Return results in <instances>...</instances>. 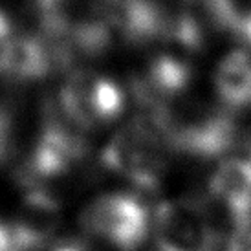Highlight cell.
I'll list each match as a JSON object with an SVG mask.
<instances>
[{
	"label": "cell",
	"mask_w": 251,
	"mask_h": 251,
	"mask_svg": "<svg viewBox=\"0 0 251 251\" xmlns=\"http://www.w3.org/2000/svg\"><path fill=\"white\" fill-rule=\"evenodd\" d=\"M165 145L198 158H216L235 141V125L227 110H218L185 94L147 110Z\"/></svg>",
	"instance_id": "6da1fadb"
},
{
	"label": "cell",
	"mask_w": 251,
	"mask_h": 251,
	"mask_svg": "<svg viewBox=\"0 0 251 251\" xmlns=\"http://www.w3.org/2000/svg\"><path fill=\"white\" fill-rule=\"evenodd\" d=\"M165 149L167 145L151 119H140L112 136L103 149L101 163L132 187L154 191L165 175Z\"/></svg>",
	"instance_id": "7a4b0ae2"
},
{
	"label": "cell",
	"mask_w": 251,
	"mask_h": 251,
	"mask_svg": "<svg viewBox=\"0 0 251 251\" xmlns=\"http://www.w3.org/2000/svg\"><path fill=\"white\" fill-rule=\"evenodd\" d=\"M55 108L77 130L86 132L116 121L125 108V96L108 77L77 70L61 86Z\"/></svg>",
	"instance_id": "3957f363"
},
{
	"label": "cell",
	"mask_w": 251,
	"mask_h": 251,
	"mask_svg": "<svg viewBox=\"0 0 251 251\" xmlns=\"http://www.w3.org/2000/svg\"><path fill=\"white\" fill-rule=\"evenodd\" d=\"M84 231L118 250L130 251L143 244L151 229L145 205L132 195L112 193L96 198L81 215Z\"/></svg>",
	"instance_id": "277c9868"
},
{
	"label": "cell",
	"mask_w": 251,
	"mask_h": 251,
	"mask_svg": "<svg viewBox=\"0 0 251 251\" xmlns=\"http://www.w3.org/2000/svg\"><path fill=\"white\" fill-rule=\"evenodd\" d=\"M154 237L160 251H215L218 244L207 211L191 198L163 200L156 207Z\"/></svg>",
	"instance_id": "5b68a950"
},
{
	"label": "cell",
	"mask_w": 251,
	"mask_h": 251,
	"mask_svg": "<svg viewBox=\"0 0 251 251\" xmlns=\"http://www.w3.org/2000/svg\"><path fill=\"white\" fill-rule=\"evenodd\" d=\"M96 15L110 33L126 42H151L169 37L171 21L154 0H96Z\"/></svg>",
	"instance_id": "8992f818"
},
{
	"label": "cell",
	"mask_w": 251,
	"mask_h": 251,
	"mask_svg": "<svg viewBox=\"0 0 251 251\" xmlns=\"http://www.w3.org/2000/svg\"><path fill=\"white\" fill-rule=\"evenodd\" d=\"M209 195L227 213L233 229L251 226V160L222 161L211 176Z\"/></svg>",
	"instance_id": "52a82bcc"
},
{
	"label": "cell",
	"mask_w": 251,
	"mask_h": 251,
	"mask_svg": "<svg viewBox=\"0 0 251 251\" xmlns=\"http://www.w3.org/2000/svg\"><path fill=\"white\" fill-rule=\"evenodd\" d=\"M220 103L229 110L251 105V55L244 50L229 51L218 63L213 77Z\"/></svg>",
	"instance_id": "ba28073f"
},
{
	"label": "cell",
	"mask_w": 251,
	"mask_h": 251,
	"mask_svg": "<svg viewBox=\"0 0 251 251\" xmlns=\"http://www.w3.org/2000/svg\"><path fill=\"white\" fill-rule=\"evenodd\" d=\"M51 66H53V53L48 42H44V39L39 35L17 33L0 75L11 81L29 83L48 75Z\"/></svg>",
	"instance_id": "9c48e42d"
},
{
	"label": "cell",
	"mask_w": 251,
	"mask_h": 251,
	"mask_svg": "<svg viewBox=\"0 0 251 251\" xmlns=\"http://www.w3.org/2000/svg\"><path fill=\"white\" fill-rule=\"evenodd\" d=\"M216 24L251 44V0H213Z\"/></svg>",
	"instance_id": "30bf717a"
},
{
	"label": "cell",
	"mask_w": 251,
	"mask_h": 251,
	"mask_svg": "<svg viewBox=\"0 0 251 251\" xmlns=\"http://www.w3.org/2000/svg\"><path fill=\"white\" fill-rule=\"evenodd\" d=\"M15 37H17V31L13 29L9 17L4 11H0V74L4 70V64L9 55V50L13 46Z\"/></svg>",
	"instance_id": "8fae6325"
},
{
	"label": "cell",
	"mask_w": 251,
	"mask_h": 251,
	"mask_svg": "<svg viewBox=\"0 0 251 251\" xmlns=\"http://www.w3.org/2000/svg\"><path fill=\"white\" fill-rule=\"evenodd\" d=\"M11 140H13V121L0 108V160H4L9 152Z\"/></svg>",
	"instance_id": "7c38bea8"
},
{
	"label": "cell",
	"mask_w": 251,
	"mask_h": 251,
	"mask_svg": "<svg viewBox=\"0 0 251 251\" xmlns=\"http://www.w3.org/2000/svg\"><path fill=\"white\" fill-rule=\"evenodd\" d=\"M51 251H84V250L77 244H63V246H59V248H55V250H51Z\"/></svg>",
	"instance_id": "4fadbf2b"
}]
</instances>
